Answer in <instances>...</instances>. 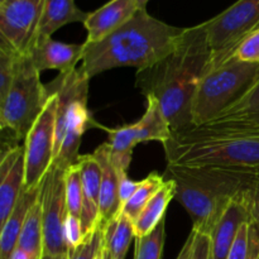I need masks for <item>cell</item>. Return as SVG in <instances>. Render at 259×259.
<instances>
[{"mask_svg": "<svg viewBox=\"0 0 259 259\" xmlns=\"http://www.w3.org/2000/svg\"><path fill=\"white\" fill-rule=\"evenodd\" d=\"M228 259H259V232L250 222L240 228Z\"/></svg>", "mask_w": 259, "mask_h": 259, "instance_id": "26", "label": "cell"}, {"mask_svg": "<svg viewBox=\"0 0 259 259\" xmlns=\"http://www.w3.org/2000/svg\"><path fill=\"white\" fill-rule=\"evenodd\" d=\"M167 164L259 171V138L195 137L172 133L163 144Z\"/></svg>", "mask_w": 259, "mask_h": 259, "instance_id": "5", "label": "cell"}, {"mask_svg": "<svg viewBox=\"0 0 259 259\" xmlns=\"http://www.w3.org/2000/svg\"><path fill=\"white\" fill-rule=\"evenodd\" d=\"M20 53L0 39V100L5 98L14 80Z\"/></svg>", "mask_w": 259, "mask_h": 259, "instance_id": "29", "label": "cell"}, {"mask_svg": "<svg viewBox=\"0 0 259 259\" xmlns=\"http://www.w3.org/2000/svg\"><path fill=\"white\" fill-rule=\"evenodd\" d=\"M205 24L215 67L229 60L238 45L259 28V0H238Z\"/></svg>", "mask_w": 259, "mask_h": 259, "instance_id": "8", "label": "cell"}, {"mask_svg": "<svg viewBox=\"0 0 259 259\" xmlns=\"http://www.w3.org/2000/svg\"><path fill=\"white\" fill-rule=\"evenodd\" d=\"M65 172L66 169L52 164L40 184L43 255L68 254L65 239V224L68 217Z\"/></svg>", "mask_w": 259, "mask_h": 259, "instance_id": "9", "label": "cell"}, {"mask_svg": "<svg viewBox=\"0 0 259 259\" xmlns=\"http://www.w3.org/2000/svg\"><path fill=\"white\" fill-rule=\"evenodd\" d=\"M180 133L195 137L259 138V80L232 108L200 126Z\"/></svg>", "mask_w": 259, "mask_h": 259, "instance_id": "11", "label": "cell"}, {"mask_svg": "<svg viewBox=\"0 0 259 259\" xmlns=\"http://www.w3.org/2000/svg\"><path fill=\"white\" fill-rule=\"evenodd\" d=\"M139 10L137 0H110L95 12L89 13L85 25L86 42H100L132 19Z\"/></svg>", "mask_w": 259, "mask_h": 259, "instance_id": "14", "label": "cell"}, {"mask_svg": "<svg viewBox=\"0 0 259 259\" xmlns=\"http://www.w3.org/2000/svg\"><path fill=\"white\" fill-rule=\"evenodd\" d=\"M244 197L249 211L250 223L259 232V171L253 174L252 181L244 190Z\"/></svg>", "mask_w": 259, "mask_h": 259, "instance_id": "32", "label": "cell"}, {"mask_svg": "<svg viewBox=\"0 0 259 259\" xmlns=\"http://www.w3.org/2000/svg\"><path fill=\"white\" fill-rule=\"evenodd\" d=\"M51 94L29 56H20L9 91L0 100V128L15 139H25L47 105Z\"/></svg>", "mask_w": 259, "mask_h": 259, "instance_id": "7", "label": "cell"}, {"mask_svg": "<svg viewBox=\"0 0 259 259\" xmlns=\"http://www.w3.org/2000/svg\"><path fill=\"white\" fill-rule=\"evenodd\" d=\"M253 174L167 164L163 176L176 184L175 199L191 217L192 229L210 235L232 200L250 184Z\"/></svg>", "mask_w": 259, "mask_h": 259, "instance_id": "3", "label": "cell"}, {"mask_svg": "<svg viewBox=\"0 0 259 259\" xmlns=\"http://www.w3.org/2000/svg\"><path fill=\"white\" fill-rule=\"evenodd\" d=\"M50 94L47 105L24 139V186L27 189L40 186L55 158L57 95Z\"/></svg>", "mask_w": 259, "mask_h": 259, "instance_id": "10", "label": "cell"}, {"mask_svg": "<svg viewBox=\"0 0 259 259\" xmlns=\"http://www.w3.org/2000/svg\"><path fill=\"white\" fill-rule=\"evenodd\" d=\"M133 238H136L133 222L123 214H119L113 222L104 227L105 249L111 259H125Z\"/></svg>", "mask_w": 259, "mask_h": 259, "instance_id": "23", "label": "cell"}, {"mask_svg": "<svg viewBox=\"0 0 259 259\" xmlns=\"http://www.w3.org/2000/svg\"><path fill=\"white\" fill-rule=\"evenodd\" d=\"M88 15L89 13L82 12L76 5L75 0H45L42 17L33 45L39 39L51 38L56 30L65 25L71 23H85Z\"/></svg>", "mask_w": 259, "mask_h": 259, "instance_id": "19", "label": "cell"}, {"mask_svg": "<svg viewBox=\"0 0 259 259\" xmlns=\"http://www.w3.org/2000/svg\"><path fill=\"white\" fill-rule=\"evenodd\" d=\"M104 245V227L100 224L93 234L86 237L80 247L68 253V259H98Z\"/></svg>", "mask_w": 259, "mask_h": 259, "instance_id": "30", "label": "cell"}, {"mask_svg": "<svg viewBox=\"0 0 259 259\" xmlns=\"http://www.w3.org/2000/svg\"><path fill=\"white\" fill-rule=\"evenodd\" d=\"M138 2V5H139V9H146L147 4H148L149 0H137Z\"/></svg>", "mask_w": 259, "mask_h": 259, "instance_id": "39", "label": "cell"}, {"mask_svg": "<svg viewBox=\"0 0 259 259\" xmlns=\"http://www.w3.org/2000/svg\"><path fill=\"white\" fill-rule=\"evenodd\" d=\"M194 239H195V232L191 229V233H190V235L187 237L186 242H185L184 247H182V249L180 250L179 255H177L176 259H191Z\"/></svg>", "mask_w": 259, "mask_h": 259, "instance_id": "36", "label": "cell"}, {"mask_svg": "<svg viewBox=\"0 0 259 259\" xmlns=\"http://www.w3.org/2000/svg\"><path fill=\"white\" fill-rule=\"evenodd\" d=\"M103 259H111L110 254H109V252L105 249V245H104V250H103Z\"/></svg>", "mask_w": 259, "mask_h": 259, "instance_id": "40", "label": "cell"}, {"mask_svg": "<svg viewBox=\"0 0 259 259\" xmlns=\"http://www.w3.org/2000/svg\"><path fill=\"white\" fill-rule=\"evenodd\" d=\"M40 259H68V254H60V255H43Z\"/></svg>", "mask_w": 259, "mask_h": 259, "instance_id": "38", "label": "cell"}, {"mask_svg": "<svg viewBox=\"0 0 259 259\" xmlns=\"http://www.w3.org/2000/svg\"><path fill=\"white\" fill-rule=\"evenodd\" d=\"M17 248L27 252L34 259L43 257V222L39 197L28 212Z\"/></svg>", "mask_w": 259, "mask_h": 259, "instance_id": "24", "label": "cell"}, {"mask_svg": "<svg viewBox=\"0 0 259 259\" xmlns=\"http://www.w3.org/2000/svg\"><path fill=\"white\" fill-rule=\"evenodd\" d=\"M206 24L186 28L176 47L154 65L138 70L136 85L158 100L172 133L192 126V104L200 82L211 68Z\"/></svg>", "mask_w": 259, "mask_h": 259, "instance_id": "1", "label": "cell"}, {"mask_svg": "<svg viewBox=\"0 0 259 259\" xmlns=\"http://www.w3.org/2000/svg\"><path fill=\"white\" fill-rule=\"evenodd\" d=\"M234 60L259 65V28L250 33L238 45L232 57Z\"/></svg>", "mask_w": 259, "mask_h": 259, "instance_id": "31", "label": "cell"}, {"mask_svg": "<svg viewBox=\"0 0 259 259\" xmlns=\"http://www.w3.org/2000/svg\"><path fill=\"white\" fill-rule=\"evenodd\" d=\"M45 0H5L0 4V39L22 56L32 48Z\"/></svg>", "mask_w": 259, "mask_h": 259, "instance_id": "12", "label": "cell"}, {"mask_svg": "<svg viewBox=\"0 0 259 259\" xmlns=\"http://www.w3.org/2000/svg\"><path fill=\"white\" fill-rule=\"evenodd\" d=\"M10 259H34V258L30 257L27 252H24V250L20 249V248H17V249L14 250V253L12 254V257H10Z\"/></svg>", "mask_w": 259, "mask_h": 259, "instance_id": "37", "label": "cell"}, {"mask_svg": "<svg viewBox=\"0 0 259 259\" xmlns=\"http://www.w3.org/2000/svg\"><path fill=\"white\" fill-rule=\"evenodd\" d=\"M104 250V249H103ZM98 259H103V252H101V254L100 255H99V257H98Z\"/></svg>", "mask_w": 259, "mask_h": 259, "instance_id": "41", "label": "cell"}, {"mask_svg": "<svg viewBox=\"0 0 259 259\" xmlns=\"http://www.w3.org/2000/svg\"><path fill=\"white\" fill-rule=\"evenodd\" d=\"M175 196H176V184L172 180L166 179L163 186L149 200L148 204L144 206L139 217L133 223L136 238L149 234L163 222L167 207Z\"/></svg>", "mask_w": 259, "mask_h": 259, "instance_id": "20", "label": "cell"}, {"mask_svg": "<svg viewBox=\"0 0 259 259\" xmlns=\"http://www.w3.org/2000/svg\"><path fill=\"white\" fill-rule=\"evenodd\" d=\"M40 186L27 189L24 186L22 195L7 222L0 227V259H10L18 247L20 233L27 215L39 197Z\"/></svg>", "mask_w": 259, "mask_h": 259, "instance_id": "18", "label": "cell"}, {"mask_svg": "<svg viewBox=\"0 0 259 259\" xmlns=\"http://www.w3.org/2000/svg\"><path fill=\"white\" fill-rule=\"evenodd\" d=\"M66 181V200H67L68 214L81 219L83 207L82 177L78 164L68 167L65 172Z\"/></svg>", "mask_w": 259, "mask_h": 259, "instance_id": "27", "label": "cell"}, {"mask_svg": "<svg viewBox=\"0 0 259 259\" xmlns=\"http://www.w3.org/2000/svg\"><path fill=\"white\" fill-rule=\"evenodd\" d=\"M248 222H250V217L244 191H242L232 200L210 234L212 259H228L240 228Z\"/></svg>", "mask_w": 259, "mask_h": 259, "instance_id": "15", "label": "cell"}, {"mask_svg": "<svg viewBox=\"0 0 259 259\" xmlns=\"http://www.w3.org/2000/svg\"><path fill=\"white\" fill-rule=\"evenodd\" d=\"M90 78L81 68L67 73H60L48 83L50 93L57 95L56 110L55 166L67 169L77 163L78 149L85 132L93 126L103 128L96 123L88 108Z\"/></svg>", "mask_w": 259, "mask_h": 259, "instance_id": "4", "label": "cell"}, {"mask_svg": "<svg viewBox=\"0 0 259 259\" xmlns=\"http://www.w3.org/2000/svg\"><path fill=\"white\" fill-rule=\"evenodd\" d=\"M259 80L258 63L229 58L211 67L200 82L192 104V126L206 124L238 103Z\"/></svg>", "mask_w": 259, "mask_h": 259, "instance_id": "6", "label": "cell"}, {"mask_svg": "<svg viewBox=\"0 0 259 259\" xmlns=\"http://www.w3.org/2000/svg\"><path fill=\"white\" fill-rule=\"evenodd\" d=\"M94 156L101 167V187H100V224L106 227L120 214V200H119V174L116 167L111 162L109 147L103 143L96 148Z\"/></svg>", "mask_w": 259, "mask_h": 259, "instance_id": "17", "label": "cell"}, {"mask_svg": "<svg viewBox=\"0 0 259 259\" xmlns=\"http://www.w3.org/2000/svg\"><path fill=\"white\" fill-rule=\"evenodd\" d=\"M25 182L24 153L18 158L13 168L0 180V227L7 222L17 205Z\"/></svg>", "mask_w": 259, "mask_h": 259, "instance_id": "22", "label": "cell"}, {"mask_svg": "<svg viewBox=\"0 0 259 259\" xmlns=\"http://www.w3.org/2000/svg\"><path fill=\"white\" fill-rule=\"evenodd\" d=\"M65 239L66 243H67L68 253L71 250H75L76 248L82 244L83 240L86 239V235L83 233L81 219L68 214L65 224Z\"/></svg>", "mask_w": 259, "mask_h": 259, "instance_id": "33", "label": "cell"}, {"mask_svg": "<svg viewBox=\"0 0 259 259\" xmlns=\"http://www.w3.org/2000/svg\"><path fill=\"white\" fill-rule=\"evenodd\" d=\"M119 174V200H120V206L133 196L134 192L138 189L141 181H134V180L129 179L128 171H123V169H118ZM121 210V209H120Z\"/></svg>", "mask_w": 259, "mask_h": 259, "instance_id": "35", "label": "cell"}, {"mask_svg": "<svg viewBox=\"0 0 259 259\" xmlns=\"http://www.w3.org/2000/svg\"><path fill=\"white\" fill-rule=\"evenodd\" d=\"M5 2V0H0V4H2V3H4Z\"/></svg>", "mask_w": 259, "mask_h": 259, "instance_id": "42", "label": "cell"}, {"mask_svg": "<svg viewBox=\"0 0 259 259\" xmlns=\"http://www.w3.org/2000/svg\"><path fill=\"white\" fill-rule=\"evenodd\" d=\"M29 58L39 72L46 70H57L60 73L71 72L83 57V43H63L51 38L39 39L32 46Z\"/></svg>", "mask_w": 259, "mask_h": 259, "instance_id": "13", "label": "cell"}, {"mask_svg": "<svg viewBox=\"0 0 259 259\" xmlns=\"http://www.w3.org/2000/svg\"><path fill=\"white\" fill-rule=\"evenodd\" d=\"M166 240V223L163 222L149 234L136 238L134 259H161Z\"/></svg>", "mask_w": 259, "mask_h": 259, "instance_id": "28", "label": "cell"}, {"mask_svg": "<svg viewBox=\"0 0 259 259\" xmlns=\"http://www.w3.org/2000/svg\"><path fill=\"white\" fill-rule=\"evenodd\" d=\"M195 232L194 245H192L191 259H212L211 250V239L210 235L202 234V233Z\"/></svg>", "mask_w": 259, "mask_h": 259, "instance_id": "34", "label": "cell"}, {"mask_svg": "<svg viewBox=\"0 0 259 259\" xmlns=\"http://www.w3.org/2000/svg\"><path fill=\"white\" fill-rule=\"evenodd\" d=\"M81 169L83 190V207L81 223L85 235L93 234L100 225V187L101 167L93 154H80L77 161Z\"/></svg>", "mask_w": 259, "mask_h": 259, "instance_id": "16", "label": "cell"}, {"mask_svg": "<svg viewBox=\"0 0 259 259\" xmlns=\"http://www.w3.org/2000/svg\"><path fill=\"white\" fill-rule=\"evenodd\" d=\"M186 28L169 25L139 9L100 42L83 43L81 70L91 77L116 67L144 70L172 52Z\"/></svg>", "mask_w": 259, "mask_h": 259, "instance_id": "2", "label": "cell"}, {"mask_svg": "<svg viewBox=\"0 0 259 259\" xmlns=\"http://www.w3.org/2000/svg\"><path fill=\"white\" fill-rule=\"evenodd\" d=\"M164 181H166V179H164L163 175H159L157 172L149 174L146 179L142 180L133 196L123 205L120 214L125 215L133 223L136 222V219L139 217L144 206L148 204L149 200L163 186Z\"/></svg>", "mask_w": 259, "mask_h": 259, "instance_id": "25", "label": "cell"}, {"mask_svg": "<svg viewBox=\"0 0 259 259\" xmlns=\"http://www.w3.org/2000/svg\"><path fill=\"white\" fill-rule=\"evenodd\" d=\"M147 109L138 120L139 143L146 142H159L163 144L172 137L171 126L162 111L158 100L153 96H147Z\"/></svg>", "mask_w": 259, "mask_h": 259, "instance_id": "21", "label": "cell"}]
</instances>
